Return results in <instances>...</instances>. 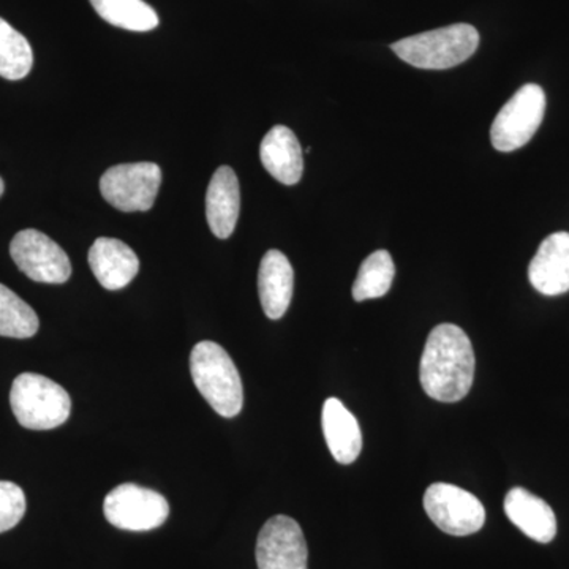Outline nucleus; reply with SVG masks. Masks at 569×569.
<instances>
[{"instance_id": "3", "label": "nucleus", "mask_w": 569, "mask_h": 569, "mask_svg": "<svg viewBox=\"0 0 569 569\" xmlns=\"http://www.w3.org/2000/svg\"><path fill=\"white\" fill-rule=\"evenodd\" d=\"M479 33L473 26L452 24L392 44L402 61L425 70H447L460 66L478 50Z\"/></svg>"}, {"instance_id": "22", "label": "nucleus", "mask_w": 569, "mask_h": 569, "mask_svg": "<svg viewBox=\"0 0 569 569\" xmlns=\"http://www.w3.org/2000/svg\"><path fill=\"white\" fill-rule=\"evenodd\" d=\"M26 515V496L20 486L0 481V533L14 529Z\"/></svg>"}, {"instance_id": "11", "label": "nucleus", "mask_w": 569, "mask_h": 569, "mask_svg": "<svg viewBox=\"0 0 569 569\" xmlns=\"http://www.w3.org/2000/svg\"><path fill=\"white\" fill-rule=\"evenodd\" d=\"M529 279L535 290L546 296L569 291V233L548 236L539 246L529 266Z\"/></svg>"}, {"instance_id": "20", "label": "nucleus", "mask_w": 569, "mask_h": 569, "mask_svg": "<svg viewBox=\"0 0 569 569\" xmlns=\"http://www.w3.org/2000/svg\"><path fill=\"white\" fill-rule=\"evenodd\" d=\"M32 66L31 43L0 18V77L10 81L22 80L31 73Z\"/></svg>"}, {"instance_id": "18", "label": "nucleus", "mask_w": 569, "mask_h": 569, "mask_svg": "<svg viewBox=\"0 0 569 569\" xmlns=\"http://www.w3.org/2000/svg\"><path fill=\"white\" fill-rule=\"evenodd\" d=\"M100 18L116 28L149 32L159 26V17L144 0H91Z\"/></svg>"}, {"instance_id": "15", "label": "nucleus", "mask_w": 569, "mask_h": 569, "mask_svg": "<svg viewBox=\"0 0 569 569\" xmlns=\"http://www.w3.org/2000/svg\"><path fill=\"white\" fill-rule=\"evenodd\" d=\"M508 519L533 541L548 545L557 535V518L542 498L523 488H512L505 498Z\"/></svg>"}, {"instance_id": "2", "label": "nucleus", "mask_w": 569, "mask_h": 569, "mask_svg": "<svg viewBox=\"0 0 569 569\" xmlns=\"http://www.w3.org/2000/svg\"><path fill=\"white\" fill-rule=\"evenodd\" d=\"M193 383L206 402L223 418H234L244 406V389L233 359L219 343L204 340L190 355Z\"/></svg>"}, {"instance_id": "14", "label": "nucleus", "mask_w": 569, "mask_h": 569, "mask_svg": "<svg viewBox=\"0 0 569 569\" xmlns=\"http://www.w3.org/2000/svg\"><path fill=\"white\" fill-rule=\"evenodd\" d=\"M295 271L280 250H269L258 271V295L266 317L280 320L293 298Z\"/></svg>"}, {"instance_id": "17", "label": "nucleus", "mask_w": 569, "mask_h": 569, "mask_svg": "<svg viewBox=\"0 0 569 569\" xmlns=\"http://www.w3.org/2000/svg\"><path fill=\"white\" fill-rule=\"evenodd\" d=\"M321 426L332 458L342 466H350L361 455L362 433L358 419L336 397L326 400Z\"/></svg>"}, {"instance_id": "10", "label": "nucleus", "mask_w": 569, "mask_h": 569, "mask_svg": "<svg viewBox=\"0 0 569 569\" xmlns=\"http://www.w3.org/2000/svg\"><path fill=\"white\" fill-rule=\"evenodd\" d=\"M258 569H309V550L301 527L288 516H274L257 539Z\"/></svg>"}, {"instance_id": "5", "label": "nucleus", "mask_w": 569, "mask_h": 569, "mask_svg": "<svg viewBox=\"0 0 569 569\" xmlns=\"http://www.w3.org/2000/svg\"><path fill=\"white\" fill-rule=\"evenodd\" d=\"M546 112V93L538 84L519 89L498 112L490 129V141L500 152L523 148L538 132Z\"/></svg>"}, {"instance_id": "6", "label": "nucleus", "mask_w": 569, "mask_h": 569, "mask_svg": "<svg viewBox=\"0 0 569 569\" xmlns=\"http://www.w3.org/2000/svg\"><path fill=\"white\" fill-rule=\"evenodd\" d=\"M162 183V170L152 162L122 163L110 168L100 179L104 200L122 212H146L156 203Z\"/></svg>"}, {"instance_id": "13", "label": "nucleus", "mask_w": 569, "mask_h": 569, "mask_svg": "<svg viewBox=\"0 0 569 569\" xmlns=\"http://www.w3.org/2000/svg\"><path fill=\"white\" fill-rule=\"evenodd\" d=\"M241 211V190L233 168L220 167L206 192V219L212 234L228 239L233 234Z\"/></svg>"}, {"instance_id": "12", "label": "nucleus", "mask_w": 569, "mask_h": 569, "mask_svg": "<svg viewBox=\"0 0 569 569\" xmlns=\"http://www.w3.org/2000/svg\"><path fill=\"white\" fill-rule=\"evenodd\" d=\"M89 266L104 290L118 291L140 272V260L126 242L99 238L89 250Z\"/></svg>"}, {"instance_id": "7", "label": "nucleus", "mask_w": 569, "mask_h": 569, "mask_svg": "<svg viewBox=\"0 0 569 569\" xmlns=\"http://www.w3.org/2000/svg\"><path fill=\"white\" fill-rule=\"evenodd\" d=\"M103 512L116 529L151 531L167 522L170 505L162 493L127 482L108 493L103 501Z\"/></svg>"}, {"instance_id": "1", "label": "nucleus", "mask_w": 569, "mask_h": 569, "mask_svg": "<svg viewBox=\"0 0 569 569\" xmlns=\"http://www.w3.org/2000/svg\"><path fill=\"white\" fill-rule=\"evenodd\" d=\"M475 366L473 346L463 329L456 325H438L427 337L419 380L430 399L459 402L473 387Z\"/></svg>"}, {"instance_id": "23", "label": "nucleus", "mask_w": 569, "mask_h": 569, "mask_svg": "<svg viewBox=\"0 0 569 569\" xmlns=\"http://www.w3.org/2000/svg\"><path fill=\"white\" fill-rule=\"evenodd\" d=\"M3 192H6V183H3V179L0 178V198H2Z\"/></svg>"}, {"instance_id": "19", "label": "nucleus", "mask_w": 569, "mask_h": 569, "mask_svg": "<svg viewBox=\"0 0 569 569\" xmlns=\"http://www.w3.org/2000/svg\"><path fill=\"white\" fill-rule=\"evenodd\" d=\"M396 266L387 250H377L362 261L353 284L355 301L383 298L391 288Z\"/></svg>"}, {"instance_id": "16", "label": "nucleus", "mask_w": 569, "mask_h": 569, "mask_svg": "<svg viewBox=\"0 0 569 569\" xmlns=\"http://www.w3.org/2000/svg\"><path fill=\"white\" fill-rule=\"evenodd\" d=\"M261 163L269 174L284 186H295L301 181L305 171L302 148L293 130L276 126L261 141Z\"/></svg>"}, {"instance_id": "9", "label": "nucleus", "mask_w": 569, "mask_h": 569, "mask_svg": "<svg viewBox=\"0 0 569 569\" xmlns=\"http://www.w3.org/2000/svg\"><path fill=\"white\" fill-rule=\"evenodd\" d=\"M10 254L22 274L33 282L59 284L70 279L69 254L41 231H20L11 241Z\"/></svg>"}, {"instance_id": "4", "label": "nucleus", "mask_w": 569, "mask_h": 569, "mask_svg": "<svg viewBox=\"0 0 569 569\" xmlns=\"http://www.w3.org/2000/svg\"><path fill=\"white\" fill-rule=\"evenodd\" d=\"M14 418L26 429L51 430L70 417L69 392L50 378L39 373H21L14 378L10 391Z\"/></svg>"}, {"instance_id": "21", "label": "nucleus", "mask_w": 569, "mask_h": 569, "mask_svg": "<svg viewBox=\"0 0 569 569\" xmlns=\"http://www.w3.org/2000/svg\"><path fill=\"white\" fill-rule=\"evenodd\" d=\"M36 310L20 296L0 283V336L11 339H31L39 332Z\"/></svg>"}, {"instance_id": "8", "label": "nucleus", "mask_w": 569, "mask_h": 569, "mask_svg": "<svg viewBox=\"0 0 569 569\" xmlns=\"http://www.w3.org/2000/svg\"><path fill=\"white\" fill-rule=\"evenodd\" d=\"M425 509L438 529L452 537H468L485 527L486 509L481 501L468 490L448 482H436L427 488Z\"/></svg>"}]
</instances>
